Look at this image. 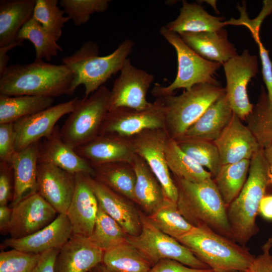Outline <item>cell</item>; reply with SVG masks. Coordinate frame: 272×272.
<instances>
[{
    "label": "cell",
    "instance_id": "6da1fadb",
    "mask_svg": "<svg viewBox=\"0 0 272 272\" xmlns=\"http://www.w3.org/2000/svg\"><path fill=\"white\" fill-rule=\"evenodd\" d=\"M75 76L63 64H52L43 60L8 66L0 76V94L59 97L74 94Z\"/></svg>",
    "mask_w": 272,
    "mask_h": 272
},
{
    "label": "cell",
    "instance_id": "7a4b0ae2",
    "mask_svg": "<svg viewBox=\"0 0 272 272\" xmlns=\"http://www.w3.org/2000/svg\"><path fill=\"white\" fill-rule=\"evenodd\" d=\"M272 187V168L260 147L250 159L247 180L240 192L227 207L233 239L245 245L259 231L256 222L259 206Z\"/></svg>",
    "mask_w": 272,
    "mask_h": 272
},
{
    "label": "cell",
    "instance_id": "3957f363",
    "mask_svg": "<svg viewBox=\"0 0 272 272\" xmlns=\"http://www.w3.org/2000/svg\"><path fill=\"white\" fill-rule=\"evenodd\" d=\"M172 178L178 190L177 208L185 219L194 227H207L233 239L227 207L213 178L193 182Z\"/></svg>",
    "mask_w": 272,
    "mask_h": 272
},
{
    "label": "cell",
    "instance_id": "277c9868",
    "mask_svg": "<svg viewBox=\"0 0 272 272\" xmlns=\"http://www.w3.org/2000/svg\"><path fill=\"white\" fill-rule=\"evenodd\" d=\"M177 240L214 272L247 270L255 257L246 246L207 227H194Z\"/></svg>",
    "mask_w": 272,
    "mask_h": 272
},
{
    "label": "cell",
    "instance_id": "5b68a950",
    "mask_svg": "<svg viewBox=\"0 0 272 272\" xmlns=\"http://www.w3.org/2000/svg\"><path fill=\"white\" fill-rule=\"evenodd\" d=\"M133 46V41L126 39L111 53L100 56L98 45L93 42H87L73 54L62 58V64L74 73V92L83 85L85 89L84 97H89L120 71Z\"/></svg>",
    "mask_w": 272,
    "mask_h": 272
},
{
    "label": "cell",
    "instance_id": "8992f818",
    "mask_svg": "<svg viewBox=\"0 0 272 272\" xmlns=\"http://www.w3.org/2000/svg\"><path fill=\"white\" fill-rule=\"evenodd\" d=\"M226 93L219 84L195 85L181 94L160 97L165 109V129L174 140L184 135L186 130L209 107Z\"/></svg>",
    "mask_w": 272,
    "mask_h": 272
},
{
    "label": "cell",
    "instance_id": "52a82bcc",
    "mask_svg": "<svg viewBox=\"0 0 272 272\" xmlns=\"http://www.w3.org/2000/svg\"><path fill=\"white\" fill-rule=\"evenodd\" d=\"M161 35L175 48L177 56L178 70L174 81L167 86L157 84L152 90L156 98L173 94L179 89L188 90L202 83L219 84L214 77L222 63L208 60L199 56L181 39L179 35L165 26L160 30Z\"/></svg>",
    "mask_w": 272,
    "mask_h": 272
},
{
    "label": "cell",
    "instance_id": "ba28073f",
    "mask_svg": "<svg viewBox=\"0 0 272 272\" xmlns=\"http://www.w3.org/2000/svg\"><path fill=\"white\" fill-rule=\"evenodd\" d=\"M110 90L102 86L88 97L78 99L60 128L63 141L75 150L99 134L109 109Z\"/></svg>",
    "mask_w": 272,
    "mask_h": 272
},
{
    "label": "cell",
    "instance_id": "9c48e42d",
    "mask_svg": "<svg viewBox=\"0 0 272 272\" xmlns=\"http://www.w3.org/2000/svg\"><path fill=\"white\" fill-rule=\"evenodd\" d=\"M142 229L137 236L128 235L127 241L140 251L153 264L162 259H172L198 269L210 268L187 247L176 239L164 233L140 212Z\"/></svg>",
    "mask_w": 272,
    "mask_h": 272
},
{
    "label": "cell",
    "instance_id": "30bf717a",
    "mask_svg": "<svg viewBox=\"0 0 272 272\" xmlns=\"http://www.w3.org/2000/svg\"><path fill=\"white\" fill-rule=\"evenodd\" d=\"M165 128L164 102L161 98H156L145 109L120 107L108 111L99 134L113 133L131 138L146 129Z\"/></svg>",
    "mask_w": 272,
    "mask_h": 272
},
{
    "label": "cell",
    "instance_id": "8fae6325",
    "mask_svg": "<svg viewBox=\"0 0 272 272\" xmlns=\"http://www.w3.org/2000/svg\"><path fill=\"white\" fill-rule=\"evenodd\" d=\"M226 79V95L233 111L241 120H245L253 105L249 100L247 86L258 73L256 55L244 49L222 64Z\"/></svg>",
    "mask_w": 272,
    "mask_h": 272
},
{
    "label": "cell",
    "instance_id": "7c38bea8",
    "mask_svg": "<svg viewBox=\"0 0 272 272\" xmlns=\"http://www.w3.org/2000/svg\"><path fill=\"white\" fill-rule=\"evenodd\" d=\"M169 135L165 128L150 129L131 137L135 153L141 157L160 183L166 198L177 202L178 190L168 168L165 153Z\"/></svg>",
    "mask_w": 272,
    "mask_h": 272
},
{
    "label": "cell",
    "instance_id": "4fadbf2b",
    "mask_svg": "<svg viewBox=\"0 0 272 272\" xmlns=\"http://www.w3.org/2000/svg\"><path fill=\"white\" fill-rule=\"evenodd\" d=\"M120 73L110 90L109 111L120 107L137 110L148 107L151 102L147 101L146 96L154 76L133 65L128 58Z\"/></svg>",
    "mask_w": 272,
    "mask_h": 272
},
{
    "label": "cell",
    "instance_id": "5bb4252c",
    "mask_svg": "<svg viewBox=\"0 0 272 272\" xmlns=\"http://www.w3.org/2000/svg\"><path fill=\"white\" fill-rule=\"evenodd\" d=\"M79 98L75 97L13 123L16 133V152L38 143L50 134L57 122L74 109Z\"/></svg>",
    "mask_w": 272,
    "mask_h": 272
},
{
    "label": "cell",
    "instance_id": "9a60e30c",
    "mask_svg": "<svg viewBox=\"0 0 272 272\" xmlns=\"http://www.w3.org/2000/svg\"><path fill=\"white\" fill-rule=\"evenodd\" d=\"M12 208L9 234L14 239L22 238L38 231L58 215L38 192L26 196Z\"/></svg>",
    "mask_w": 272,
    "mask_h": 272
},
{
    "label": "cell",
    "instance_id": "2e32d148",
    "mask_svg": "<svg viewBox=\"0 0 272 272\" xmlns=\"http://www.w3.org/2000/svg\"><path fill=\"white\" fill-rule=\"evenodd\" d=\"M75 185V174L51 164L38 162L37 192L58 214L66 213Z\"/></svg>",
    "mask_w": 272,
    "mask_h": 272
},
{
    "label": "cell",
    "instance_id": "e0dca14e",
    "mask_svg": "<svg viewBox=\"0 0 272 272\" xmlns=\"http://www.w3.org/2000/svg\"><path fill=\"white\" fill-rule=\"evenodd\" d=\"M85 174L99 207L114 219L128 235H139L142 224L140 212L135 209L133 201L113 190L92 175Z\"/></svg>",
    "mask_w": 272,
    "mask_h": 272
},
{
    "label": "cell",
    "instance_id": "ac0fdd59",
    "mask_svg": "<svg viewBox=\"0 0 272 272\" xmlns=\"http://www.w3.org/2000/svg\"><path fill=\"white\" fill-rule=\"evenodd\" d=\"M234 112L228 125L213 142L218 148L222 165L250 160L260 147L255 138Z\"/></svg>",
    "mask_w": 272,
    "mask_h": 272
},
{
    "label": "cell",
    "instance_id": "d6986e66",
    "mask_svg": "<svg viewBox=\"0 0 272 272\" xmlns=\"http://www.w3.org/2000/svg\"><path fill=\"white\" fill-rule=\"evenodd\" d=\"M66 214H58L47 226L27 237L6 239L4 245L28 253L41 254L52 249H60L73 235Z\"/></svg>",
    "mask_w": 272,
    "mask_h": 272
},
{
    "label": "cell",
    "instance_id": "ffe728a7",
    "mask_svg": "<svg viewBox=\"0 0 272 272\" xmlns=\"http://www.w3.org/2000/svg\"><path fill=\"white\" fill-rule=\"evenodd\" d=\"M75 151L93 164L117 162L131 164L137 154L130 138L113 133L99 134Z\"/></svg>",
    "mask_w": 272,
    "mask_h": 272
},
{
    "label": "cell",
    "instance_id": "44dd1931",
    "mask_svg": "<svg viewBox=\"0 0 272 272\" xmlns=\"http://www.w3.org/2000/svg\"><path fill=\"white\" fill-rule=\"evenodd\" d=\"M38 161L52 164L74 174L94 175L91 164L63 141L60 128L57 125L50 134L39 142Z\"/></svg>",
    "mask_w": 272,
    "mask_h": 272
},
{
    "label": "cell",
    "instance_id": "7402d4cb",
    "mask_svg": "<svg viewBox=\"0 0 272 272\" xmlns=\"http://www.w3.org/2000/svg\"><path fill=\"white\" fill-rule=\"evenodd\" d=\"M75 179L74 193L66 214L73 234L90 237L94 227L98 203L85 173L76 174Z\"/></svg>",
    "mask_w": 272,
    "mask_h": 272
},
{
    "label": "cell",
    "instance_id": "603a6c76",
    "mask_svg": "<svg viewBox=\"0 0 272 272\" xmlns=\"http://www.w3.org/2000/svg\"><path fill=\"white\" fill-rule=\"evenodd\" d=\"M104 251L89 237L73 234L59 249L55 272H89L101 263Z\"/></svg>",
    "mask_w": 272,
    "mask_h": 272
},
{
    "label": "cell",
    "instance_id": "cb8c5ba5",
    "mask_svg": "<svg viewBox=\"0 0 272 272\" xmlns=\"http://www.w3.org/2000/svg\"><path fill=\"white\" fill-rule=\"evenodd\" d=\"M178 35L188 47L208 60L223 64L237 54L224 28L212 32H186Z\"/></svg>",
    "mask_w": 272,
    "mask_h": 272
},
{
    "label": "cell",
    "instance_id": "d4e9b609",
    "mask_svg": "<svg viewBox=\"0 0 272 272\" xmlns=\"http://www.w3.org/2000/svg\"><path fill=\"white\" fill-rule=\"evenodd\" d=\"M131 164L136 176L134 202L139 205L147 216L150 215L167 199L159 181L141 157L136 154Z\"/></svg>",
    "mask_w": 272,
    "mask_h": 272
},
{
    "label": "cell",
    "instance_id": "484cf974",
    "mask_svg": "<svg viewBox=\"0 0 272 272\" xmlns=\"http://www.w3.org/2000/svg\"><path fill=\"white\" fill-rule=\"evenodd\" d=\"M39 142L16 152L12 158L11 165L14 179L12 207L28 194L37 192Z\"/></svg>",
    "mask_w": 272,
    "mask_h": 272
},
{
    "label": "cell",
    "instance_id": "4316f807",
    "mask_svg": "<svg viewBox=\"0 0 272 272\" xmlns=\"http://www.w3.org/2000/svg\"><path fill=\"white\" fill-rule=\"evenodd\" d=\"M233 113L225 93L209 107L183 136L214 142L228 125Z\"/></svg>",
    "mask_w": 272,
    "mask_h": 272
},
{
    "label": "cell",
    "instance_id": "83f0119b",
    "mask_svg": "<svg viewBox=\"0 0 272 272\" xmlns=\"http://www.w3.org/2000/svg\"><path fill=\"white\" fill-rule=\"evenodd\" d=\"M35 4L36 0L0 1V47L19 41L17 35L33 16Z\"/></svg>",
    "mask_w": 272,
    "mask_h": 272
},
{
    "label": "cell",
    "instance_id": "f1b7e54d",
    "mask_svg": "<svg viewBox=\"0 0 272 272\" xmlns=\"http://www.w3.org/2000/svg\"><path fill=\"white\" fill-rule=\"evenodd\" d=\"M224 18L209 14L200 5L183 1L177 18L165 26L178 34L186 32H212L226 25Z\"/></svg>",
    "mask_w": 272,
    "mask_h": 272
},
{
    "label": "cell",
    "instance_id": "f546056e",
    "mask_svg": "<svg viewBox=\"0 0 272 272\" xmlns=\"http://www.w3.org/2000/svg\"><path fill=\"white\" fill-rule=\"evenodd\" d=\"M91 165L94 171V177L134 202L136 176L131 164L117 162L100 164H91Z\"/></svg>",
    "mask_w": 272,
    "mask_h": 272
},
{
    "label": "cell",
    "instance_id": "4dcf8cb0",
    "mask_svg": "<svg viewBox=\"0 0 272 272\" xmlns=\"http://www.w3.org/2000/svg\"><path fill=\"white\" fill-rule=\"evenodd\" d=\"M53 102L46 96L0 94V124L14 123L52 106Z\"/></svg>",
    "mask_w": 272,
    "mask_h": 272
},
{
    "label": "cell",
    "instance_id": "1f68e13d",
    "mask_svg": "<svg viewBox=\"0 0 272 272\" xmlns=\"http://www.w3.org/2000/svg\"><path fill=\"white\" fill-rule=\"evenodd\" d=\"M101 263L113 272H148L153 266L127 241L104 251Z\"/></svg>",
    "mask_w": 272,
    "mask_h": 272
},
{
    "label": "cell",
    "instance_id": "d6a6232c",
    "mask_svg": "<svg viewBox=\"0 0 272 272\" xmlns=\"http://www.w3.org/2000/svg\"><path fill=\"white\" fill-rule=\"evenodd\" d=\"M168 168L173 176L193 182L212 178V174L184 153L176 141L169 137L165 147Z\"/></svg>",
    "mask_w": 272,
    "mask_h": 272
},
{
    "label": "cell",
    "instance_id": "836d02e7",
    "mask_svg": "<svg viewBox=\"0 0 272 272\" xmlns=\"http://www.w3.org/2000/svg\"><path fill=\"white\" fill-rule=\"evenodd\" d=\"M245 120L260 147L264 149L272 144V99L263 86L256 103Z\"/></svg>",
    "mask_w": 272,
    "mask_h": 272
},
{
    "label": "cell",
    "instance_id": "e575fe53",
    "mask_svg": "<svg viewBox=\"0 0 272 272\" xmlns=\"http://www.w3.org/2000/svg\"><path fill=\"white\" fill-rule=\"evenodd\" d=\"M250 160L222 165L214 180L227 207L236 198L247 178Z\"/></svg>",
    "mask_w": 272,
    "mask_h": 272
},
{
    "label": "cell",
    "instance_id": "d590c367",
    "mask_svg": "<svg viewBox=\"0 0 272 272\" xmlns=\"http://www.w3.org/2000/svg\"><path fill=\"white\" fill-rule=\"evenodd\" d=\"M180 149L203 167L214 178L221 166L217 147L213 142L182 136L175 140Z\"/></svg>",
    "mask_w": 272,
    "mask_h": 272
},
{
    "label": "cell",
    "instance_id": "8d00e7d4",
    "mask_svg": "<svg viewBox=\"0 0 272 272\" xmlns=\"http://www.w3.org/2000/svg\"><path fill=\"white\" fill-rule=\"evenodd\" d=\"M17 40L24 42L28 40L34 45L36 51L35 60L45 58L50 61L52 57L62 51V48L57 43L42 25L33 16L20 30Z\"/></svg>",
    "mask_w": 272,
    "mask_h": 272
},
{
    "label": "cell",
    "instance_id": "74e56055",
    "mask_svg": "<svg viewBox=\"0 0 272 272\" xmlns=\"http://www.w3.org/2000/svg\"><path fill=\"white\" fill-rule=\"evenodd\" d=\"M147 216L160 230L176 240L194 227L180 214L176 202L168 199L156 211Z\"/></svg>",
    "mask_w": 272,
    "mask_h": 272
},
{
    "label": "cell",
    "instance_id": "f35d334b",
    "mask_svg": "<svg viewBox=\"0 0 272 272\" xmlns=\"http://www.w3.org/2000/svg\"><path fill=\"white\" fill-rule=\"evenodd\" d=\"M128 235L121 226L99 207L91 241L104 251L127 241Z\"/></svg>",
    "mask_w": 272,
    "mask_h": 272
},
{
    "label": "cell",
    "instance_id": "ab89813d",
    "mask_svg": "<svg viewBox=\"0 0 272 272\" xmlns=\"http://www.w3.org/2000/svg\"><path fill=\"white\" fill-rule=\"evenodd\" d=\"M57 5V0H36L32 16L56 41L60 38L64 24L70 20Z\"/></svg>",
    "mask_w": 272,
    "mask_h": 272
},
{
    "label": "cell",
    "instance_id": "60d3db41",
    "mask_svg": "<svg viewBox=\"0 0 272 272\" xmlns=\"http://www.w3.org/2000/svg\"><path fill=\"white\" fill-rule=\"evenodd\" d=\"M108 0H61L60 6L74 24L80 26L87 23L91 15L105 12Z\"/></svg>",
    "mask_w": 272,
    "mask_h": 272
},
{
    "label": "cell",
    "instance_id": "b9f144b4",
    "mask_svg": "<svg viewBox=\"0 0 272 272\" xmlns=\"http://www.w3.org/2000/svg\"><path fill=\"white\" fill-rule=\"evenodd\" d=\"M41 254L15 249L3 251L0 253V272H31L39 261Z\"/></svg>",
    "mask_w": 272,
    "mask_h": 272
},
{
    "label": "cell",
    "instance_id": "7bdbcfd3",
    "mask_svg": "<svg viewBox=\"0 0 272 272\" xmlns=\"http://www.w3.org/2000/svg\"><path fill=\"white\" fill-rule=\"evenodd\" d=\"M16 133L13 123L0 124V162L11 164L15 154Z\"/></svg>",
    "mask_w": 272,
    "mask_h": 272
},
{
    "label": "cell",
    "instance_id": "ee69618b",
    "mask_svg": "<svg viewBox=\"0 0 272 272\" xmlns=\"http://www.w3.org/2000/svg\"><path fill=\"white\" fill-rule=\"evenodd\" d=\"M14 179L12 165L0 162V206H7L13 198Z\"/></svg>",
    "mask_w": 272,
    "mask_h": 272
},
{
    "label": "cell",
    "instance_id": "f6af8a7d",
    "mask_svg": "<svg viewBox=\"0 0 272 272\" xmlns=\"http://www.w3.org/2000/svg\"><path fill=\"white\" fill-rule=\"evenodd\" d=\"M272 243L270 237L261 246V252L255 258L248 272H272Z\"/></svg>",
    "mask_w": 272,
    "mask_h": 272
},
{
    "label": "cell",
    "instance_id": "bcb514c9",
    "mask_svg": "<svg viewBox=\"0 0 272 272\" xmlns=\"http://www.w3.org/2000/svg\"><path fill=\"white\" fill-rule=\"evenodd\" d=\"M148 272H214L210 268L198 269L172 259H162L155 264Z\"/></svg>",
    "mask_w": 272,
    "mask_h": 272
},
{
    "label": "cell",
    "instance_id": "7dc6e473",
    "mask_svg": "<svg viewBox=\"0 0 272 272\" xmlns=\"http://www.w3.org/2000/svg\"><path fill=\"white\" fill-rule=\"evenodd\" d=\"M254 39L259 48L263 80L266 86L268 96L272 99V62L269 57L268 51L264 47L259 37H256Z\"/></svg>",
    "mask_w": 272,
    "mask_h": 272
},
{
    "label": "cell",
    "instance_id": "c3c4849f",
    "mask_svg": "<svg viewBox=\"0 0 272 272\" xmlns=\"http://www.w3.org/2000/svg\"><path fill=\"white\" fill-rule=\"evenodd\" d=\"M60 249H52L41 254L40 258L31 272H55V263Z\"/></svg>",
    "mask_w": 272,
    "mask_h": 272
},
{
    "label": "cell",
    "instance_id": "681fc988",
    "mask_svg": "<svg viewBox=\"0 0 272 272\" xmlns=\"http://www.w3.org/2000/svg\"><path fill=\"white\" fill-rule=\"evenodd\" d=\"M12 214V208L0 206V232L2 234L9 233Z\"/></svg>",
    "mask_w": 272,
    "mask_h": 272
},
{
    "label": "cell",
    "instance_id": "f907efd6",
    "mask_svg": "<svg viewBox=\"0 0 272 272\" xmlns=\"http://www.w3.org/2000/svg\"><path fill=\"white\" fill-rule=\"evenodd\" d=\"M258 213L264 219L272 221V194H266L261 199Z\"/></svg>",
    "mask_w": 272,
    "mask_h": 272
},
{
    "label": "cell",
    "instance_id": "816d5d0a",
    "mask_svg": "<svg viewBox=\"0 0 272 272\" xmlns=\"http://www.w3.org/2000/svg\"><path fill=\"white\" fill-rule=\"evenodd\" d=\"M23 42V41L19 40L13 44L0 47V76L3 74L8 67L7 64L10 59L8 55V51L15 47L22 45Z\"/></svg>",
    "mask_w": 272,
    "mask_h": 272
},
{
    "label": "cell",
    "instance_id": "f5cc1de1",
    "mask_svg": "<svg viewBox=\"0 0 272 272\" xmlns=\"http://www.w3.org/2000/svg\"><path fill=\"white\" fill-rule=\"evenodd\" d=\"M264 155L267 162L272 168V144L264 149Z\"/></svg>",
    "mask_w": 272,
    "mask_h": 272
},
{
    "label": "cell",
    "instance_id": "db71d44e",
    "mask_svg": "<svg viewBox=\"0 0 272 272\" xmlns=\"http://www.w3.org/2000/svg\"><path fill=\"white\" fill-rule=\"evenodd\" d=\"M89 272H113L107 268L102 263L98 264Z\"/></svg>",
    "mask_w": 272,
    "mask_h": 272
},
{
    "label": "cell",
    "instance_id": "11a10c76",
    "mask_svg": "<svg viewBox=\"0 0 272 272\" xmlns=\"http://www.w3.org/2000/svg\"><path fill=\"white\" fill-rule=\"evenodd\" d=\"M235 272H248V270H245V271H235Z\"/></svg>",
    "mask_w": 272,
    "mask_h": 272
},
{
    "label": "cell",
    "instance_id": "9f6ffc18",
    "mask_svg": "<svg viewBox=\"0 0 272 272\" xmlns=\"http://www.w3.org/2000/svg\"><path fill=\"white\" fill-rule=\"evenodd\" d=\"M270 239H271V243H272V236L270 237Z\"/></svg>",
    "mask_w": 272,
    "mask_h": 272
},
{
    "label": "cell",
    "instance_id": "6f0895ef",
    "mask_svg": "<svg viewBox=\"0 0 272 272\" xmlns=\"http://www.w3.org/2000/svg\"><path fill=\"white\" fill-rule=\"evenodd\" d=\"M271 13H272V11H271Z\"/></svg>",
    "mask_w": 272,
    "mask_h": 272
}]
</instances>
